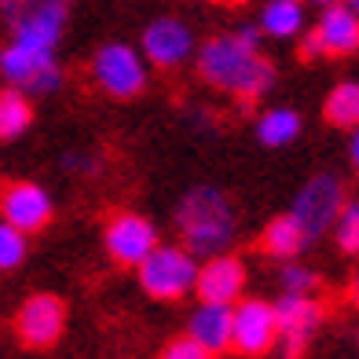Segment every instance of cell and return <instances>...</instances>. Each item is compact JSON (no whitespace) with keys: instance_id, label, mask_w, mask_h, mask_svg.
<instances>
[{"instance_id":"obj_1","label":"cell","mask_w":359,"mask_h":359,"mask_svg":"<svg viewBox=\"0 0 359 359\" xmlns=\"http://www.w3.org/2000/svg\"><path fill=\"white\" fill-rule=\"evenodd\" d=\"M194 67L209 88L227 92L235 100H260L275 85V67L264 48H253L231 34H217L194 48Z\"/></svg>"},{"instance_id":"obj_2","label":"cell","mask_w":359,"mask_h":359,"mask_svg":"<svg viewBox=\"0 0 359 359\" xmlns=\"http://www.w3.org/2000/svg\"><path fill=\"white\" fill-rule=\"evenodd\" d=\"M176 231L180 246H187L198 260L227 253L231 242L238 238V213L235 202L213 184H198L184 191V198L176 202Z\"/></svg>"},{"instance_id":"obj_3","label":"cell","mask_w":359,"mask_h":359,"mask_svg":"<svg viewBox=\"0 0 359 359\" xmlns=\"http://www.w3.org/2000/svg\"><path fill=\"white\" fill-rule=\"evenodd\" d=\"M0 19L11 41L34 52H55L70 22V0H0Z\"/></svg>"},{"instance_id":"obj_4","label":"cell","mask_w":359,"mask_h":359,"mask_svg":"<svg viewBox=\"0 0 359 359\" xmlns=\"http://www.w3.org/2000/svg\"><path fill=\"white\" fill-rule=\"evenodd\" d=\"M198 264L187 246H158L147 253L136 271H140V286L147 297L154 301H184L187 293H194V279H198Z\"/></svg>"},{"instance_id":"obj_5","label":"cell","mask_w":359,"mask_h":359,"mask_svg":"<svg viewBox=\"0 0 359 359\" xmlns=\"http://www.w3.org/2000/svg\"><path fill=\"white\" fill-rule=\"evenodd\" d=\"M92 85L107 92L110 100H136L147 88V59L140 48L125 41H107L95 48V55L88 62Z\"/></svg>"},{"instance_id":"obj_6","label":"cell","mask_w":359,"mask_h":359,"mask_svg":"<svg viewBox=\"0 0 359 359\" xmlns=\"http://www.w3.org/2000/svg\"><path fill=\"white\" fill-rule=\"evenodd\" d=\"M0 77L26 95H52L62 88V67L55 52H34L15 41L0 48Z\"/></svg>"},{"instance_id":"obj_7","label":"cell","mask_w":359,"mask_h":359,"mask_svg":"<svg viewBox=\"0 0 359 359\" xmlns=\"http://www.w3.org/2000/svg\"><path fill=\"white\" fill-rule=\"evenodd\" d=\"M345 184L334 176V172H316V176H308L301 191L293 194V205H290V213L301 220V227L308 231V238H319L326 235L334 227L337 213H341V205H345Z\"/></svg>"},{"instance_id":"obj_8","label":"cell","mask_w":359,"mask_h":359,"mask_svg":"<svg viewBox=\"0 0 359 359\" xmlns=\"http://www.w3.org/2000/svg\"><path fill=\"white\" fill-rule=\"evenodd\" d=\"M275 326H279L275 348L283 352V359H301L323 326V304L316 293H283L275 301Z\"/></svg>"},{"instance_id":"obj_9","label":"cell","mask_w":359,"mask_h":359,"mask_svg":"<svg viewBox=\"0 0 359 359\" xmlns=\"http://www.w3.org/2000/svg\"><path fill=\"white\" fill-rule=\"evenodd\" d=\"M279 326H275V301L242 297L231 304V348L246 359H260L275 348Z\"/></svg>"},{"instance_id":"obj_10","label":"cell","mask_w":359,"mask_h":359,"mask_svg":"<svg viewBox=\"0 0 359 359\" xmlns=\"http://www.w3.org/2000/svg\"><path fill=\"white\" fill-rule=\"evenodd\" d=\"M154 246H158V227L147 217L133 213V209L114 213L103 227V250L121 268H136Z\"/></svg>"},{"instance_id":"obj_11","label":"cell","mask_w":359,"mask_h":359,"mask_svg":"<svg viewBox=\"0 0 359 359\" xmlns=\"http://www.w3.org/2000/svg\"><path fill=\"white\" fill-rule=\"evenodd\" d=\"M194 48H198L194 29L184 19L161 15V19H154L151 26L143 29L140 52H143L147 62H154L158 70H176V67H184V62L194 59Z\"/></svg>"},{"instance_id":"obj_12","label":"cell","mask_w":359,"mask_h":359,"mask_svg":"<svg viewBox=\"0 0 359 359\" xmlns=\"http://www.w3.org/2000/svg\"><path fill=\"white\" fill-rule=\"evenodd\" d=\"M67 330V304L55 293H34L26 297L15 316V334L26 348H52Z\"/></svg>"},{"instance_id":"obj_13","label":"cell","mask_w":359,"mask_h":359,"mask_svg":"<svg viewBox=\"0 0 359 359\" xmlns=\"http://www.w3.org/2000/svg\"><path fill=\"white\" fill-rule=\"evenodd\" d=\"M52 213H55L52 194L41 184H34V180H15V184L0 191V220L19 227L22 235H34L41 227H48Z\"/></svg>"},{"instance_id":"obj_14","label":"cell","mask_w":359,"mask_h":359,"mask_svg":"<svg viewBox=\"0 0 359 359\" xmlns=\"http://www.w3.org/2000/svg\"><path fill=\"white\" fill-rule=\"evenodd\" d=\"M246 283L250 271L235 253H217L205 257L198 264V279H194V293L198 301H213V304H235L246 297Z\"/></svg>"},{"instance_id":"obj_15","label":"cell","mask_w":359,"mask_h":359,"mask_svg":"<svg viewBox=\"0 0 359 359\" xmlns=\"http://www.w3.org/2000/svg\"><path fill=\"white\" fill-rule=\"evenodd\" d=\"M312 34L323 48V55H352L359 52V15L348 4H326L319 8Z\"/></svg>"},{"instance_id":"obj_16","label":"cell","mask_w":359,"mask_h":359,"mask_svg":"<svg viewBox=\"0 0 359 359\" xmlns=\"http://www.w3.org/2000/svg\"><path fill=\"white\" fill-rule=\"evenodd\" d=\"M187 337H194L205 352H227L231 348V304L198 301V308L187 316Z\"/></svg>"},{"instance_id":"obj_17","label":"cell","mask_w":359,"mask_h":359,"mask_svg":"<svg viewBox=\"0 0 359 359\" xmlns=\"http://www.w3.org/2000/svg\"><path fill=\"white\" fill-rule=\"evenodd\" d=\"M308 246H312V238H308V231L301 227V220L293 213H283V217L268 220L264 235H260V250H264L268 257H275V260H293Z\"/></svg>"},{"instance_id":"obj_18","label":"cell","mask_w":359,"mask_h":359,"mask_svg":"<svg viewBox=\"0 0 359 359\" xmlns=\"http://www.w3.org/2000/svg\"><path fill=\"white\" fill-rule=\"evenodd\" d=\"M260 34L271 41H293L308 29V15H304V0H268L260 8Z\"/></svg>"},{"instance_id":"obj_19","label":"cell","mask_w":359,"mask_h":359,"mask_svg":"<svg viewBox=\"0 0 359 359\" xmlns=\"http://www.w3.org/2000/svg\"><path fill=\"white\" fill-rule=\"evenodd\" d=\"M301 136V114L293 107H271L257 118V140L264 147H290Z\"/></svg>"},{"instance_id":"obj_20","label":"cell","mask_w":359,"mask_h":359,"mask_svg":"<svg viewBox=\"0 0 359 359\" xmlns=\"http://www.w3.org/2000/svg\"><path fill=\"white\" fill-rule=\"evenodd\" d=\"M29 125H34V103L26 92L8 85L0 92V140H19Z\"/></svg>"},{"instance_id":"obj_21","label":"cell","mask_w":359,"mask_h":359,"mask_svg":"<svg viewBox=\"0 0 359 359\" xmlns=\"http://www.w3.org/2000/svg\"><path fill=\"white\" fill-rule=\"evenodd\" d=\"M326 121L337 128H355L359 125V81H341V85L330 88L323 103Z\"/></svg>"},{"instance_id":"obj_22","label":"cell","mask_w":359,"mask_h":359,"mask_svg":"<svg viewBox=\"0 0 359 359\" xmlns=\"http://www.w3.org/2000/svg\"><path fill=\"white\" fill-rule=\"evenodd\" d=\"M330 231H334V242H337L341 253L359 257V198H345Z\"/></svg>"},{"instance_id":"obj_23","label":"cell","mask_w":359,"mask_h":359,"mask_svg":"<svg viewBox=\"0 0 359 359\" xmlns=\"http://www.w3.org/2000/svg\"><path fill=\"white\" fill-rule=\"evenodd\" d=\"M279 286H283V293H316L319 275L308 268V264H301L297 257H293V260H283V268H279Z\"/></svg>"},{"instance_id":"obj_24","label":"cell","mask_w":359,"mask_h":359,"mask_svg":"<svg viewBox=\"0 0 359 359\" xmlns=\"http://www.w3.org/2000/svg\"><path fill=\"white\" fill-rule=\"evenodd\" d=\"M26 260V235L8 220H0V271H15Z\"/></svg>"},{"instance_id":"obj_25","label":"cell","mask_w":359,"mask_h":359,"mask_svg":"<svg viewBox=\"0 0 359 359\" xmlns=\"http://www.w3.org/2000/svg\"><path fill=\"white\" fill-rule=\"evenodd\" d=\"M158 359H217L213 352H205L202 345H198V341H194V337H172L169 341V345L165 348H161V355Z\"/></svg>"},{"instance_id":"obj_26","label":"cell","mask_w":359,"mask_h":359,"mask_svg":"<svg viewBox=\"0 0 359 359\" xmlns=\"http://www.w3.org/2000/svg\"><path fill=\"white\" fill-rule=\"evenodd\" d=\"M62 169L74 172V176H95L103 169V161L88 151H70V154H62Z\"/></svg>"},{"instance_id":"obj_27","label":"cell","mask_w":359,"mask_h":359,"mask_svg":"<svg viewBox=\"0 0 359 359\" xmlns=\"http://www.w3.org/2000/svg\"><path fill=\"white\" fill-rule=\"evenodd\" d=\"M348 133H352V140H348V161H352V169L359 172V125L348 128Z\"/></svg>"},{"instance_id":"obj_28","label":"cell","mask_w":359,"mask_h":359,"mask_svg":"<svg viewBox=\"0 0 359 359\" xmlns=\"http://www.w3.org/2000/svg\"><path fill=\"white\" fill-rule=\"evenodd\" d=\"M304 4H316V8H326V4H345V0H304Z\"/></svg>"},{"instance_id":"obj_29","label":"cell","mask_w":359,"mask_h":359,"mask_svg":"<svg viewBox=\"0 0 359 359\" xmlns=\"http://www.w3.org/2000/svg\"><path fill=\"white\" fill-rule=\"evenodd\" d=\"M348 297H352V304H355V308H359V279H355V283H352V290H348Z\"/></svg>"},{"instance_id":"obj_30","label":"cell","mask_w":359,"mask_h":359,"mask_svg":"<svg viewBox=\"0 0 359 359\" xmlns=\"http://www.w3.org/2000/svg\"><path fill=\"white\" fill-rule=\"evenodd\" d=\"M345 4H348V8H352V11L359 15V0H345Z\"/></svg>"},{"instance_id":"obj_31","label":"cell","mask_w":359,"mask_h":359,"mask_svg":"<svg viewBox=\"0 0 359 359\" xmlns=\"http://www.w3.org/2000/svg\"><path fill=\"white\" fill-rule=\"evenodd\" d=\"M220 4H246V0H220Z\"/></svg>"},{"instance_id":"obj_32","label":"cell","mask_w":359,"mask_h":359,"mask_svg":"<svg viewBox=\"0 0 359 359\" xmlns=\"http://www.w3.org/2000/svg\"><path fill=\"white\" fill-rule=\"evenodd\" d=\"M355 345H359V330H355Z\"/></svg>"}]
</instances>
